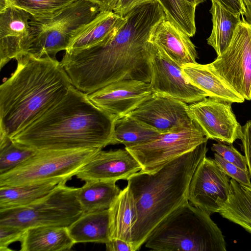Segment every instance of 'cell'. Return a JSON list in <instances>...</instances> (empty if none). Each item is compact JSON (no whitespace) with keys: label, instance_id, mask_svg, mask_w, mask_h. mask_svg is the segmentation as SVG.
Returning a JSON list of instances; mask_svg holds the SVG:
<instances>
[{"label":"cell","instance_id":"obj_1","mask_svg":"<svg viewBox=\"0 0 251 251\" xmlns=\"http://www.w3.org/2000/svg\"><path fill=\"white\" fill-rule=\"evenodd\" d=\"M165 14L156 0L135 7L121 26L103 41L65 52L60 61L72 84L87 94L113 82L151 81V35Z\"/></svg>","mask_w":251,"mask_h":251},{"label":"cell","instance_id":"obj_2","mask_svg":"<svg viewBox=\"0 0 251 251\" xmlns=\"http://www.w3.org/2000/svg\"><path fill=\"white\" fill-rule=\"evenodd\" d=\"M115 120L72 85L61 99L10 138L36 151L102 149L112 144Z\"/></svg>","mask_w":251,"mask_h":251},{"label":"cell","instance_id":"obj_3","mask_svg":"<svg viewBox=\"0 0 251 251\" xmlns=\"http://www.w3.org/2000/svg\"><path fill=\"white\" fill-rule=\"evenodd\" d=\"M0 86V136L11 138L61 99L72 85L61 62L26 53Z\"/></svg>","mask_w":251,"mask_h":251},{"label":"cell","instance_id":"obj_4","mask_svg":"<svg viewBox=\"0 0 251 251\" xmlns=\"http://www.w3.org/2000/svg\"><path fill=\"white\" fill-rule=\"evenodd\" d=\"M207 142L154 172L140 171L127 179L137 212V220L131 232L133 251L139 250L157 225L188 201L190 182L199 164L206 156Z\"/></svg>","mask_w":251,"mask_h":251},{"label":"cell","instance_id":"obj_5","mask_svg":"<svg viewBox=\"0 0 251 251\" xmlns=\"http://www.w3.org/2000/svg\"><path fill=\"white\" fill-rule=\"evenodd\" d=\"M145 246L158 251H226L221 229L210 215L187 201L152 231Z\"/></svg>","mask_w":251,"mask_h":251},{"label":"cell","instance_id":"obj_6","mask_svg":"<svg viewBox=\"0 0 251 251\" xmlns=\"http://www.w3.org/2000/svg\"><path fill=\"white\" fill-rule=\"evenodd\" d=\"M101 12L99 6L88 0H75L48 18L29 21L31 43L27 53L36 57L55 58L65 50L74 33Z\"/></svg>","mask_w":251,"mask_h":251},{"label":"cell","instance_id":"obj_7","mask_svg":"<svg viewBox=\"0 0 251 251\" xmlns=\"http://www.w3.org/2000/svg\"><path fill=\"white\" fill-rule=\"evenodd\" d=\"M101 150L86 148L36 151L15 168L0 174V187L38 183L55 178L68 181Z\"/></svg>","mask_w":251,"mask_h":251},{"label":"cell","instance_id":"obj_8","mask_svg":"<svg viewBox=\"0 0 251 251\" xmlns=\"http://www.w3.org/2000/svg\"><path fill=\"white\" fill-rule=\"evenodd\" d=\"M65 182L58 184L40 200L23 207L0 209V225L24 230L36 226L68 227L83 213L76 192L77 188Z\"/></svg>","mask_w":251,"mask_h":251},{"label":"cell","instance_id":"obj_9","mask_svg":"<svg viewBox=\"0 0 251 251\" xmlns=\"http://www.w3.org/2000/svg\"><path fill=\"white\" fill-rule=\"evenodd\" d=\"M208 139L194 121L186 127L162 133L151 141L125 148L141 165L140 171L151 173L207 142Z\"/></svg>","mask_w":251,"mask_h":251},{"label":"cell","instance_id":"obj_10","mask_svg":"<svg viewBox=\"0 0 251 251\" xmlns=\"http://www.w3.org/2000/svg\"><path fill=\"white\" fill-rule=\"evenodd\" d=\"M209 65L245 100H251V24L243 16L228 47Z\"/></svg>","mask_w":251,"mask_h":251},{"label":"cell","instance_id":"obj_11","mask_svg":"<svg viewBox=\"0 0 251 251\" xmlns=\"http://www.w3.org/2000/svg\"><path fill=\"white\" fill-rule=\"evenodd\" d=\"M150 83L153 93L192 103L208 97L186 77L182 67L153 45L151 60Z\"/></svg>","mask_w":251,"mask_h":251},{"label":"cell","instance_id":"obj_12","mask_svg":"<svg viewBox=\"0 0 251 251\" xmlns=\"http://www.w3.org/2000/svg\"><path fill=\"white\" fill-rule=\"evenodd\" d=\"M230 180L214 159L205 156L192 177L188 200L209 215L219 213L218 202L226 201L229 196Z\"/></svg>","mask_w":251,"mask_h":251},{"label":"cell","instance_id":"obj_13","mask_svg":"<svg viewBox=\"0 0 251 251\" xmlns=\"http://www.w3.org/2000/svg\"><path fill=\"white\" fill-rule=\"evenodd\" d=\"M231 103L206 97L188 105L192 119L201 128L206 137L232 144L241 139L242 126L237 121Z\"/></svg>","mask_w":251,"mask_h":251},{"label":"cell","instance_id":"obj_14","mask_svg":"<svg viewBox=\"0 0 251 251\" xmlns=\"http://www.w3.org/2000/svg\"><path fill=\"white\" fill-rule=\"evenodd\" d=\"M152 95L150 82L124 79L107 85L88 95V97L117 120L128 114Z\"/></svg>","mask_w":251,"mask_h":251},{"label":"cell","instance_id":"obj_15","mask_svg":"<svg viewBox=\"0 0 251 251\" xmlns=\"http://www.w3.org/2000/svg\"><path fill=\"white\" fill-rule=\"evenodd\" d=\"M161 133L191 125L188 105L172 97L153 93L148 100L127 114Z\"/></svg>","mask_w":251,"mask_h":251},{"label":"cell","instance_id":"obj_16","mask_svg":"<svg viewBox=\"0 0 251 251\" xmlns=\"http://www.w3.org/2000/svg\"><path fill=\"white\" fill-rule=\"evenodd\" d=\"M25 11L9 5L0 11V68L28 52L31 43L29 21Z\"/></svg>","mask_w":251,"mask_h":251},{"label":"cell","instance_id":"obj_17","mask_svg":"<svg viewBox=\"0 0 251 251\" xmlns=\"http://www.w3.org/2000/svg\"><path fill=\"white\" fill-rule=\"evenodd\" d=\"M138 161L126 148L108 151H100L75 175L81 180L117 181L127 180L140 171Z\"/></svg>","mask_w":251,"mask_h":251},{"label":"cell","instance_id":"obj_18","mask_svg":"<svg viewBox=\"0 0 251 251\" xmlns=\"http://www.w3.org/2000/svg\"><path fill=\"white\" fill-rule=\"evenodd\" d=\"M150 42L181 67L197 62V52L190 37L166 17L156 26Z\"/></svg>","mask_w":251,"mask_h":251},{"label":"cell","instance_id":"obj_19","mask_svg":"<svg viewBox=\"0 0 251 251\" xmlns=\"http://www.w3.org/2000/svg\"><path fill=\"white\" fill-rule=\"evenodd\" d=\"M125 21V17L112 11L100 12L93 20L74 33L65 52L82 50L103 41L113 34Z\"/></svg>","mask_w":251,"mask_h":251},{"label":"cell","instance_id":"obj_20","mask_svg":"<svg viewBox=\"0 0 251 251\" xmlns=\"http://www.w3.org/2000/svg\"><path fill=\"white\" fill-rule=\"evenodd\" d=\"M182 68L187 79L207 93L208 97L231 103L245 101L241 96L211 68L209 64L189 63L182 66Z\"/></svg>","mask_w":251,"mask_h":251},{"label":"cell","instance_id":"obj_21","mask_svg":"<svg viewBox=\"0 0 251 251\" xmlns=\"http://www.w3.org/2000/svg\"><path fill=\"white\" fill-rule=\"evenodd\" d=\"M20 242L22 251H69L75 244L67 227L56 226L28 228Z\"/></svg>","mask_w":251,"mask_h":251},{"label":"cell","instance_id":"obj_22","mask_svg":"<svg viewBox=\"0 0 251 251\" xmlns=\"http://www.w3.org/2000/svg\"><path fill=\"white\" fill-rule=\"evenodd\" d=\"M75 244H106L110 239L109 210L83 213L67 227Z\"/></svg>","mask_w":251,"mask_h":251},{"label":"cell","instance_id":"obj_23","mask_svg":"<svg viewBox=\"0 0 251 251\" xmlns=\"http://www.w3.org/2000/svg\"><path fill=\"white\" fill-rule=\"evenodd\" d=\"M109 210L111 239H122L131 245L132 228L137 220V212L133 195L127 186L121 190Z\"/></svg>","mask_w":251,"mask_h":251},{"label":"cell","instance_id":"obj_24","mask_svg":"<svg viewBox=\"0 0 251 251\" xmlns=\"http://www.w3.org/2000/svg\"><path fill=\"white\" fill-rule=\"evenodd\" d=\"M230 193L225 202H218L219 213L251 233V186L230 180Z\"/></svg>","mask_w":251,"mask_h":251},{"label":"cell","instance_id":"obj_25","mask_svg":"<svg viewBox=\"0 0 251 251\" xmlns=\"http://www.w3.org/2000/svg\"><path fill=\"white\" fill-rule=\"evenodd\" d=\"M121 190L116 181L90 180L77 188L76 197L83 213L109 209Z\"/></svg>","mask_w":251,"mask_h":251},{"label":"cell","instance_id":"obj_26","mask_svg":"<svg viewBox=\"0 0 251 251\" xmlns=\"http://www.w3.org/2000/svg\"><path fill=\"white\" fill-rule=\"evenodd\" d=\"M67 181L55 178L38 183L0 187V209L28 205L46 196L59 183Z\"/></svg>","mask_w":251,"mask_h":251},{"label":"cell","instance_id":"obj_27","mask_svg":"<svg viewBox=\"0 0 251 251\" xmlns=\"http://www.w3.org/2000/svg\"><path fill=\"white\" fill-rule=\"evenodd\" d=\"M211 2L210 12L212 15L213 25L207 42L213 48L218 56L229 46L241 20L240 15L227 11L214 0H211Z\"/></svg>","mask_w":251,"mask_h":251},{"label":"cell","instance_id":"obj_28","mask_svg":"<svg viewBox=\"0 0 251 251\" xmlns=\"http://www.w3.org/2000/svg\"><path fill=\"white\" fill-rule=\"evenodd\" d=\"M161 132L128 115L115 120L112 145L122 144L130 147L156 138Z\"/></svg>","mask_w":251,"mask_h":251},{"label":"cell","instance_id":"obj_29","mask_svg":"<svg viewBox=\"0 0 251 251\" xmlns=\"http://www.w3.org/2000/svg\"><path fill=\"white\" fill-rule=\"evenodd\" d=\"M164 11L166 18L186 33L190 37L196 32V6L186 0H156Z\"/></svg>","mask_w":251,"mask_h":251},{"label":"cell","instance_id":"obj_30","mask_svg":"<svg viewBox=\"0 0 251 251\" xmlns=\"http://www.w3.org/2000/svg\"><path fill=\"white\" fill-rule=\"evenodd\" d=\"M36 151L13 142L10 137L0 136V174L15 168Z\"/></svg>","mask_w":251,"mask_h":251},{"label":"cell","instance_id":"obj_31","mask_svg":"<svg viewBox=\"0 0 251 251\" xmlns=\"http://www.w3.org/2000/svg\"><path fill=\"white\" fill-rule=\"evenodd\" d=\"M75 0H8L9 3L28 12L36 20L48 18Z\"/></svg>","mask_w":251,"mask_h":251},{"label":"cell","instance_id":"obj_32","mask_svg":"<svg viewBox=\"0 0 251 251\" xmlns=\"http://www.w3.org/2000/svg\"><path fill=\"white\" fill-rule=\"evenodd\" d=\"M214 155L215 162L226 175L240 184L251 186V176L249 171L244 170L225 160L216 152Z\"/></svg>","mask_w":251,"mask_h":251},{"label":"cell","instance_id":"obj_33","mask_svg":"<svg viewBox=\"0 0 251 251\" xmlns=\"http://www.w3.org/2000/svg\"><path fill=\"white\" fill-rule=\"evenodd\" d=\"M211 150L225 160L244 170L248 171L245 156L238 151L232 144L228 146L218 142L212 145Z\"/></svg>","mask_w":251,"mask_h":251},{"label":"cell","instance_id":"obj_34","mask_svg":"<svg viewBox=\"0 0 251 251\" xmlns=\"http://www.w3.org/2000/svg\"><path fill=\"white\" fill-rule=\"evenodd\" d=\"M25 231L16 226L0 225V251H11L8 246L14 242H20Z\"/></svg>","mask_w":251,"mask_h":251},{"label":"cell","instance_id":"obj_35","mask_svg":"<svg viewBox=\"0 0 251 251\" xmlns=\"http://www.w3.org/2000/svg\"><path fill=\"white\" fill-rule=\"evenodd\" d=\"M243 135L241 139L248 171L251 178V121H248L242 127Z\"/></svg>","mask_w":251,"mask_h":251},{"label":"cell","instance_id":"obj_36","mask_svg":"<svg viewBox=\"0 0 251 251\" xmlns=\"http://www.w3.org/2000/svg\"><path fill=\"white\" fill-rule=\"evenodd\" d=\"M154 0H117L113 11L122 17H125L135 7L144 3Z\"/></svg>","mask_w":251,"mask_h":251},{"label":"cell","instance_id":"obj_37","mask_svg":"<svg viewBox=\"0 0 251 251\" xmlns=\"http://www.w3.org/2000/svg\"><path fill=\"white\" fill-rule=\"evenodd\" d=\"M227 11L235 15L244 16L245 9L242 0H214Z\"/></svg>","mask_w":251,"mask_h":251},{"label":"cell","instance_id":"obj_38","mask_svg":"<svg viewBox=\"0 0 251 251\" xmlns=\"http://www.w3.org/2000/svg\"><path fill=\"white\" fill-rule=\"evenodd\" d=\"M105 246L106 250L108 251H133L130 244L118 238L110 239L105 244Z\"/></svg>","mask_w":251,"mask_h":251},{"label":"cell","instance_id":"obj_39","mask_svg":"<svg viewBox=\"0 0 251 251\" xmlns=\"http://www.w3.org/2000/svg\"><path fill=\"white\" fill-rule=\"evenodd\" d=\"M97 4L101 11H112L117 0H88Z\"/></svg>","mask_w":251,"mask_h":251},{"label":"cell","instance_id":"obj_40","mask_svg":"<svg viewBox=\"0 0 251 251\" xmlns=\"http://www.w3.org/2000/svg\"><path fill=\"white\" fill-rule=\"evenodd\" d=\"M245 9L246 20L251 24V0H242Z\"/></svg>","mask_w":251,"mask_h":251},{"label":"cell","instance_id":"obj_41","mask_svg":"<svg viewBox=\"0 0 251 251\" xmlns=\"http://www.w3.org/2000/svg\"><path fill=\"white\" fill-rule=\"evenodd\" d=\"M187 0L189 2L197 6L200 3L203 2L205 0Z\"/></svg>","mask_w":251,"mask_h":251}]
</instances>
